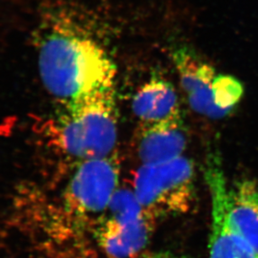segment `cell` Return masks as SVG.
I'll return each instance as SVG.
<instances>
[{
  "label": "cell",
  "mask_w": 258,
  "mask_h": 258,
  "mask_svg": "<svg viewBox=\"0 0 258 258\" xmlns=\"http://www.w3.org/2000/svg\"><path fill=\"white\" fill-rule=\"evenodd\" d=\"M39 42L40 78L63 103L114 85V63L67 10L54 8L43 15Z\"/></svg>",
  "instance_id": "cell-1"
},
{
  "label": "cell",
  "mask_w": 258,
  "mask_h": 258,
  "mask_svg": "<svg viewBox=\"0 0 258 258\" xmlns=\"http://www.w3.org/2000/svg\"><path fill=\"white\" fill-rule=\"evenodd\" d=\"M228 216L234 228L258 252V187L243 180L228 194Z\"/></svg>",
  "instance_id": "cell-10"
},
{
  "label": "cell",
  "mask_w": 258,
  "mask_h": 258,
  "mask_svg": "<svg viewBox=\"0 0 258 258\" xmlns=\"http://www.w3.org/2000/svg\"><path fill=\"white\" fill-rule=\"evenodd\" d=\"M144 258H184L170 253H155Z\"/></svg>",
  "instance_id": "cell-12"
},
{
  "label": "cell",
  "mask_w": 258,
  "mask_h": 258,
  "mask_svg": "<svg viewBox=\"0 0 258 258\" xmlns=\"http://www.w3.org/2000/svg\"><path fill=\"white\" fill-rule=\"evenodd\" d=\"M132 108L140 125L161 122L180 112L174 87L159 78H153L139 88Z\"/></svg>",
  "instance_id": "cell-9"
},
{
  "label": "cell",
  "mask_w": 258,
  "mask_h": 258,
  "mask_svg": "<svg viewBox=\"0 0 258 258\" xmlns=\"http://www.w3.org/2000/svg\"><path fill=\"white\" fill-rule=\"evenodd\" d=\"M187 139L180 112L161 122L140 125L137 153L142 164L167 161L183 155Z\"/></svg>",
  "instance_id": "cell-8"
},
{
  "label": "cell",
  "mask_w": 258,
  "mask_h": 258,
  "mask_svg": "<svg viewBox=\"0 0 258 258\" xmlns=\"http://www.w3.org/2000/svg\"><path fill=\"white\" fill-rule=\"evenodd\" d=\"M120 169L117 151L78 163L64 189L67 211L80 221L99 220L119 189Z\"/></svg>",
  "instance_id": "cell-5"
},
{
  "label": "cell",
  "mask_w": 258,
  "mask_h": 258,
  "mask_svg": "<svg viewBox=\"0 0 258 258\" xmlns=\"http://www.w3.org/2000/svg\"><path fill=\"white\" fill-rule=\"evenodd\" d=\"M211 196L210 258H258V252L231 225L228 216L229 189L219 157L211 155L206 169Z\"/></svg>",
  "instance_id": "cell-6"
},
{
  "label": "cell",
  "mask_w": 258,
  "mask_h": 258,
  "mask_svg": "<svg viewBox=\"0 0 258 258\" xmlns=\"http://www.w3.org/2000/svg\"><path fill=\"white\" fill-rule=\"evenodd\" d=\"M132 189L145 213L154 221L186 213L196 198L193 163L182 155L142 164L134 174Z\"/></svg>",
  "instance_id": "cell-3"
},
{
  "label": "cell",
  "mask_w": 258,
  "mask_h": 258,
  "mask_svg": "<svg viewBox=\"0 0 258 258\" xmlns=\"http://www.w3.org/2000/svg\"><path fill=\"white\" fill-rule=\"evenodd\" d=\"M154 221L144 211L133 189L119 188L98 220L96 236L111 258H131L149 244Z\"/></svg>",
  "instance_id": "cell-4"
},
{
  "label": "cell",
  "mask_w": 258,
  "mask_h": 258,
  "mask_svg": "<svg viewBox=\"0 0 258 258\" xmlns=\"http://www.w3.org/2000/svg\"><path fill=\"white\" fill-rule=\"evenodd\" d=\"M243 91L241 82L235 77L217 75L213 86L214 102L220 109L229 113L238 103Z\"/></svg>",
  "instance_id": "cell-11"
},
{
  "label": "cell",
  "mask_w": 258,
  "mask_h": 258,
  "mask_svg": "<svg viewBox=\"0 0 258 258\" xmlns=\"http://www.w3.org/2000/svg\"><path fill=\"white\" fill-rule=\"evenodd\" d=\"M49 129L56 148L77 163L109 156L118 137L114 85L64 102Z\"/></svg>",
  "instance_id": "cell-2"
},
{
  "label": "cell",
  "mask_w": 258,
  "mask_h": 258,
  "mask_svg": "<svg viewBox=\"0 0 258 258\" xmlns=\"http://www.w3.org/2000/svg\"><path fill=\"white\" fill-rule=\"evenodd\" d=\"M179 82L189 105L199 114L210 118H221L228 114L214 102L213 86L217 74L213 67L187 48H179L172 53Z\"/></svg>",
  "instance_id": "cell-7"
}]
</instances>
